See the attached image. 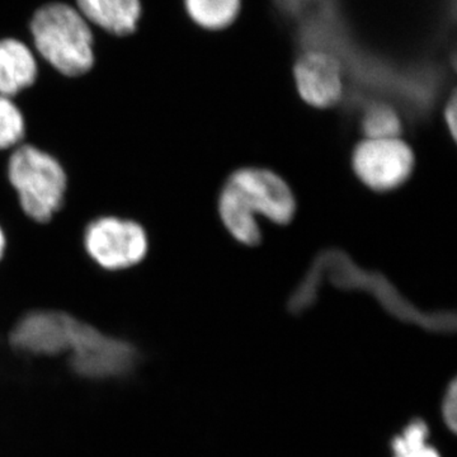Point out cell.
<instances>
[{
    "mask_svg": "<svg viewBox=\"0 0 457 457\" xmlns=\"http://www.w3.org/2000/svg\"><path fill=\"white\" fill-rule=\"evenodd\" d=\"M5 177L27 220L50 224L64 209L69 174L62 162L36 144H21L8 154Z\"/></svg>",
    "mask_w": 457,
    "mask_h": 457,
    "instance_id": "1",
    "label": "cell"
},
{
    "mask_svg": "<svg viewBox=\"0 0 457 457\" xmlns=\"http://www.w3.org/2000/svg\"><path fill=\"white\" fill-rule=\"evenodd\" d=\"M31 32L36 50L66 78H80L95 65L93 33L78 9L51 3L36 12Z\"/></svg>",
    "mask_w": 457,
    "mask_h": 457,
    "instance_id": "2",
    "label": "cell"
},
{
    "mask_svg": "<svg viewBox=\"0 0 457 457\" xmlns=\"http://www.w3.org/2000/svg\"><path fill=\"white\" fill-rule=\"evenodd\" d=\"M80 245L96 269L112 275L137 269L150 253L146 228L117 213H102L87 222Z\"/></svg>",
    "mask_w": 457,
    "mask_h": 457,
    "instance_id": "3",
    "label": "cell"
},
{
    "mask_svg": "<svg viewBox=\"0 0 457 457\" xmlns=\"http://www.w3.org/2000/svg\"><path fill=\"white\" fill-rule=\"evenodd\" d=\"M68 354L75 374L93 380L129 374L139 357L130 341L79 317L75 321Z\"/></svg>",
    "mask_w": 457,
    "mask_h": 457,
    "instance_id": "4",
    "label": "cell"
},
{
    "mask_svg": "<svg viewBox=\"0 0 457 457\" xmlns=\"http://www.w3.org/2000/svg\"><path fill=\"white\" fill-rule=\"evenodd\" d=\"M249 215L263 216L273 224L286 225L296 213L293 189L282 177L264 168H242L222 186Z\"/></svg>",
    "mask_w": 457,
    "mask_h": 457,
    "instance_id": "5",
    "label": "cell"
},
{
    "mask_svg": "<svg viewBox=\"0 0 457 457\" xmlns=\"http://www.w3.org/2000/svg\"><path fill=\"white\" fill-rule=\"evenodd\" d=\"M416 167L411 147L400 137L365 139L352 153L357 179L375 192H389L407 183Z\"/></svg>",
    "mask_w": 457,
    "mask_h": 457,
    "instance_id": "6",
    "label": "cell"
},
{
    "mask_svg": "<svg viewBox=\"0 0 457 457\" xmlns=\"http://www.w3.org/2000/svg\"><path fill=\"white\" fill-rule=\"evenodd\" d=\"M77 319V315L62 309H32L12 324L9 345L32 356H62L71 350Z\"/></svg>",
    "mask_w": 457,
    "mask_h": 457,
    "instance_id": "7",
    "label": "cell"
},
{
    "mask_svg": "<svg viewBox=\"0 0 457 457\" xmlns=\"http://www.w3.org/2000/svg\"><path fill=\"white\" fill-rule=\"evenodd\" d=\"M295 84L303 102L315 108L336 106L345 92L341 64L326 51L303 54L294 69Z\"/></svg>",
    "mask_w": 457,
    "mask_h": 457,
    "instance_id": "8",
    "label": "cell"
},
{
    "mask_svg": "<svg viewBox=\"0 0 457 457\" xmlns=\"http://www.w3.org/2000/svg\"><path fill=\"white\" fill-rule=\"evenodd\" d=\"M37 60L22 41H0V95L17 98L37 82Z\"/></svg>",
    "mask_w": 457,
    "mask_h": 457,
    "instance_id": "9",
    "label": "cell"
},
{
    "mask_svg": "<svg viewBox=\"0 0 457 457\" xmlns=\"http://www.w3.org/2000/svg\"><path fill=\"white\" fill-rule=\"evenodd\" d=\"M77 4L87 22L114 36L131 35L141 16L140 0H77Z\"/></svg>",
    "mask_w": 457,
    "mask_h": 457,
    "instance_id": "10",
    "label": "cell"
},
{
    "mask_svg": "<svg viewBox=\"0 0 457 457\" xmlns=\"http://www.w3.org/2000/svg\"><path fill=\"white\" fill-rule=\"evenodd\" d=\"M218 212L228 233L237 242L249 246L261 245L260 222L253 216L248 215L227 189L221 188L219 195Z\"/></svg>",
    "mask_w": 457,
    "mask_h": 457,
    "instance_id": "11",
    "label": "cell"
},
{
    "mask_svg": "<svg viewBox=\"0 0 457 457\" xmlns=\"http://www.w3.org/2000/svg\"><path fill=\"white\" fill-rule=\"evenodd\" d=\"M191 20L210 31L227 29L239 14L242 0H185Z\"/></svg>",
    "mask_w": 457,
    "mask_h": 457,
    "instance_id": "12",
    "label": "cell"
},
{
    "mask_svg": "<svg viewBox=\"0 0 457 457\" xmlns=\"http://www.w3.org/2000/svg\"><path fill=\"white\" fill-rule=\"evenodd\" d=\"M27 139V119L16 99L0 95V154H9Z\"/></svg>",
    "mask_w": 457,
    "mask_h": 457,
    "instance_id": "13",
    "label": "cell"
},
{
    "mask_svg": "<svg viewBox=\"0 0 457 457\" xmlns=\"http://www.w3.org/2000/svg\"><path fill=\"white\" fill-rule=\"evenodd\" d=\"M361 130L365 139H393L402 135L403 123L393 107L385 104H372L363 113Z\"/></svg>",
    "mask_w": 457,
    "mask_h": 457,
    "instance_id": "14",
    "label": "cell"
},
{
    "mask_svg": "<svg viewBox=\"0 0 457 457\" xmlns=\"http://www.w3.org/2000/svg\"><path fill=\"white\" fill-rule=\"evenodd\" d=\"M428 435V426L423 420H414L394 438L393 457H441L435 447L427 444Z\"/></svg>",
    "mask_w": 457,
    "mask_h": 457,
    "instance_id": "15",
    "label": "cell"
},
{
    "mask_svg": "<svg viewBox=\"0 0 457 457\" xmlns=\"http://www.w3.org/2000/svg\"><path fill=\"white\" fill-rule=\"evenodd\" d=\"M456 384H451L449 393L445 398L444 407H442V414H444L446 425L451 431H456V418H457V403H456Z\"/></svg>",
    "mask_w": 457,
    "mask_h": 457,
    "instance_id": "16",
    "label": "cell"
},
{
    "mask_svg": "<svg viewBox=\"0 0 457 457\" xmlns=\"http://www.w3.org/2000/svg\"><path fill=\"white\" fill-rule=\"evenodd\" d=\"M456 97L453 95L449 104H447L446 110H445V122L447 123V128H449L453 139H456Z\"/></svg>",
    "mask_w": 457,
    "mask_h": 457,
    "instance_id": "17",
    "label": "cell"
},
{
    "mask_svg": "<svg viewBox=\"0 0 457 457\" xmlns=\"http://www.w3.org/2000/svg\"><path fill=\"white\" fill-rule=\"evenodd\" d=\"M8 251V236L2 222H0V263L4 261Z\"/></svg>",
    "mask_w": 457,
    "mask_h": 457,
    "instance_id": "18",
    "label": "cell"
}]
</instances>
